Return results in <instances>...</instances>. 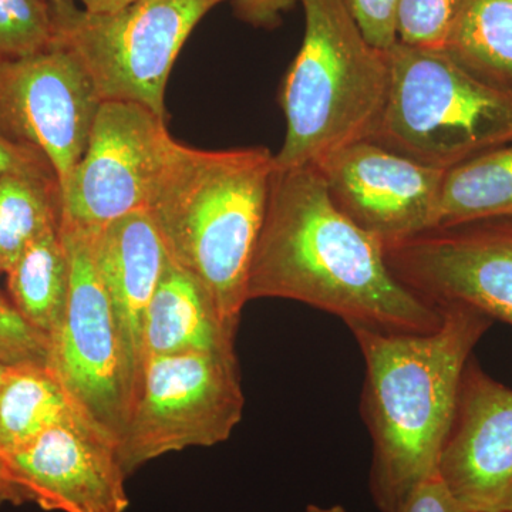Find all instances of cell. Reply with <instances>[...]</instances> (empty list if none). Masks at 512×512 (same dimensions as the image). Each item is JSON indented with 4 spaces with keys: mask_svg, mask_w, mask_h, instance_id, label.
<instances>
[{
    "mask_svg": "<svg viewBox=\"0 0 512 512\" xmlns=\"http://www.w3.org/2000/svg\"><path fill=\"white\" fill-rule=\"evenodd\" d=\"M79 414L84 416L46 363L6 366L0 384V458Z\"/></svg>",
    "mask_w": 512,
    "mask_h": 512,
    "instance_id": "obj_17",
    "label": "cell"
},
{
    "mask_svg": "<svg viewBox=\"0 0 512 512\" xmlns=\"http://www.w3.org/2000/svg\"><path fill=\"white\" fill-rule=\"evenodd\" d=\"M52 42L50 2L0 0V57L32 55Z\"/></svg>",
    "mask_w": 512,
    "mask_h": 512,
    "instance_id": "obj_22",
    "label": "cell"
},
{
    "mask_svg": "<svg viewBox=\"0 0 512 512\" xmlns=\"http://www.w3.org/2000/svg\"><path fill=\"white\" fill-rule=\"evenodd\" d=\"M315 167L336 207L384 245L436 228L446 171L372 140L340 148Z\"/></svg>",
    "mask_w": 512,
    "mask_h": 512,
    "instance_id": "obj_12",
    "label": "cell"
},
{
    "mask_svg": "<svg viewBox=\"0 0 512 512\" xmlns=\"http://www.w3.org/2000/svg\"><path fill=\"white\" fill-rule=\"evenodd\" d=\"M6 366L0 363V384H2L3 376H5Z\"/></svg>",
    "mask_w": 512,
    "mask_h": 512,
    "instance_id": "obj_32",
    "label": "cell"
},
{
    "mask_svg": "<svg viewBox=\"0 0 512 512\" xmlns=\"http://www.w3.org/2000/svg\"><path fill=\"white\" fill-rule=\"evenodd\" d=\"M82 8L90 13H114L133 5L137 0H79Z\"/></svg>",
    "mask_w": 512,
    "mask_h": 512,
    "instance_id": "obj_30",
    "label": "cell"
},
{
    "mask_svg": "<svg viewBox=\"0 0 512 512\" xmlns=\"http://www.w3.org/2000/svg\"><path fill=\"white\" fill-rule=\"evenodd\" d=\"M46 2H59V0H46Z\"/></svg>",
    "mask_w": 512,
    "mask_h": 512,
    "instance_id": "obj_33",
    "label": "cell"
},
{
    "mask_svg": "<svg viewBox=\"0 0 512 512\" xmlns=\"http://www.w3.org/2000/svg\"><path fill=\"white\" fill-rule=\"evenodd\" d=\"M235 338L200 279L165 252L144 320V360L184 352H235Z\"/></svg>",
    "mask_w": 512,
    "mask_h": 512,
    "instance_id": "obj_16",
    "label": "cell"
},
{
    "mask_svg": "<svg viewBox=\"0 0 512 512\" xmlns=\"http://www.w3.org/2000/svg\"><path fill=\"white\" fill-rule=\"evenodd\" d=\"M69 291L46 365L87 420L119 446L130 403L119 332L94 261L92 231L60 224Z\"/></svg>",
    "mask_w": 512,
    "mask_h": 512,
    "instance_id": "obj_8",
    "label": "cell"
},
{
    "mask_svg": "<svg viewBox=\"0 0 512 512\" xmlns=\"http://www.w3.org/2000/svg\"><path fill=\"white\" fill-rule=\"evenodd\" d=\"M174 138L164 117L103 101L82 158L62 188V225L96 229L146 210Z\"/></svg>",
    "mask_w": 512,
    "mask_h": 512,
    "instance_id": "obj_9",
    "label": "cell"
},
{
    "mask_svg": "<svg viewBox=\"0 0 512 512\" xmlns=\"http://www.w3.org/2000/svg\"><path fill=\"white\" fill-rule=\"evenodd\" d=\"M244 404L235 352L146 357L117 446L124 473L174 451L227 441Z\"/></svg>",
    "mask_w": 512,
    "mask_h": 512,
    "instance_id": "obj_7",
    "label": "cell"
},
{
    "mask_svg": "<svg viewBox=\"0 0 512 512\" xmlns=\"http://www.w3.org/2000/svg\"><path fill=\"white\" fill-rule=\"evenodd\" d=\"M90 231L94 261L119 332L131 409L144 366V320L163 271L165 248L147 210Z\"/></svg>",
    "mask_w": 512,
    "mask_h": 512,
    "instance_id": "obj_15",
    "label": "cell"
},
{
    "mask_svg": "<svg viewBox=\"0 0 512 512\" xmlns=\"http://www.w3.org/2000/svg\"><path fill=\"white\" fill-rule=\"evenodd\" d=\"M239 19L255 28L275 29L281 23L282 13L298 0H231Z\"/></svg>",
    "mask_w": 512,
    "mask_h": 512,
    "instance_id": "obj_28",
    "label": "cell"
},
{
    "mask_svg": "<svg viewBox=\"0 0 512 512\" xmlns=\"http://www.w3.org/2000/svg\"><path fill=\"white\" fill-rule=\"evenodd\" d=\"M390 89L370 140L440 170L512 141V93L481 82L444 50L397 42Z\"/></svg>",
    "mask_w": 512,
    "mask_h": 512,
    "instance_id": "obj_5",
    "label": "cell"
},
{
    "mask_svg": "<svg viewBox=\"0 0 512 512\" xmlns=\"http://www.w3.org/2000/svg\"><path fill=\"white\" fill-rule=\"evenodd\" d=\"M306 512H346V510L342 505H333V507L329 508L318 507V505H309V507L306 508Z\"/></svg>",
    "mask_w": 512,
    "mask_h": 512,
    "instance_id": "obj_31",
    "label": "cell"
},
{
    "mask_svg": "<svg viewBox=\"0 0 512 512\" xmlns=\"http://www.w3.org/2000/svg\"><path fill=\"white\" fill-rule=\"evenodd\" d=\"M346 3L363 35L373 46L387 52L396 45L399 0H346Z\"/></svg>",
    "mask_w": 512,
    "mask_h": 512,
    "instance_id": "obj_25",
    "label": "cell"
},
{
    "mask_svg": "<svg viewBox=\"0 0 512 512\" xmlns=\"http://www.w3.org/2000/svg\"><path fill=\"white\" fill-rule=\"evenodd\" d=\"M423 335L353 329L363 360L362 414L373 443L370 491L392 512L414 487L437 476L471 353L494 320L450 305Z\"/></svg>",
    "mask_w": 512,
    "mask_h": 512,
    "instance_id": "obj_2",
    "label": "cell"
},
{
    "mask_svg": "<svg viewBox=\"0 0 512 512\" xmlns=\"http://www.w3.org/2000/svg\"><path fill=\"white\" fill-rule=\"evenodd\" d=\"M30 503L46 511L126 512L117 446L86 417L64 420L0 458Z\"/></svg>",
    "mask_w": 512,
    "mask_h": 512,
    "instance_id": "obj_13",
    "label": "cell"
},
{
    "mask_svg": "<svg viewBox=\"0 0 512 512\" xmlns=\"http://www.w3.org/2000/svg\"><path fill=\"white\" fill-rule=\"evenodd\" d=\"M225 0H137L90 13L74 0L50 2L53 42L72 50L103 101H128L165 117L168 77L192 30Z\"/></svg>",
    "mask_w": 512,
    "mask_h": 512,
    "instance_id": "obj_6",
    "label": "cell"
},
{
    "mask_svg": "<svg viewBox=\"0 0 512 512\" xmlns=\"http://www.w3.org/2000/svg\"><path fill=\"white\" fill-rule=\"evenodd\" d=\"M101 103L86 67L59 43L0 57V133L40 151L60 190L86 150Z\"/></svg>",
    "mask_w": 512,
    "mask_h": 512,
    "instance_id": "obj_10",
    "label": "cell"
},
{
    "mask_svg": "<svg viewBox=\"0 0 512 512\" xmlns=\"http://www.w3.org/2000/svg\"><path fill=\"white\" fill-rule=\"evenodd\" d=\"M62 222L55 173L0 175V274H8L30 242Z\"/></svg>",
    "mask_w": 512,
    "mask_h": 512,
    "instance_id": "obj_21",
    "label": "cell"
},
{
    "mask_svg": "<svg viewBox=\"0 0 512 512\" xmlns=\"http://www.w3.org/2000/svg\"><path fill=\"white\" fill-rule=\"evenodd\" d=\"M443 50L481 82L512 93V0H463Z\"/></svg>",
    "mask_w": 512,
    "mask_h": 512,
    "instance_id": "obj_18",
    "label": "cell"
},
{
    "mask_svg": "<svg viewBox=\"0 0 512 512\" xmlns=\"http://www.w3.org/2000/svg\"><path fill=\"white\" fill-rule=\"evenodd\" d=\"M274 170L265 147L208 151L174 140L146 208L165 252L200 279L235 336Z\"/></svg>",
    "mask_w": 512,
    "mask_h": 512,
    "instance_id": "obj_3",
    "label": "cell"
},
{
    "mask_svg": "<svg viewBox=\"0 0 512 512\" xmlns=\"http://www.w3.org/2000/svg\"><path fill=\"white\" fill-rule=\"evenodd\" d=\"M463 0H399L397 42L443 50Z\"/></svg>",
    "mask_w": 512,
    "mask_h": 512,
    "instance_id": "obj_23",
    "label": "cell"
},
{
    "mask_svg": "<svg viewBox=\"0 0 512 512\" xmlns=\"http://www.w3.org/2000/svg\"><path fill=\"white\" fill-rule=\"evenodd\" d=\"M49 340L37 332L0 292V363L47 362Z\"/></svg>",
    "mask_w": 512,
    "mask_h": 512,
    "instance_id": "obj_24",
    "label": "cell"
},
{
    "mask_svg": "<svg viewBox=\"0 0 512 512\" xmlns=\"http://www.w3.org/2000/svg\"><path fill=\"white\" fill-rule=\"evenodd\" d=\"M512 218V141L444 174L436 228Z\"/></svg>",
    "mask_w": 512,
    "mask_h": 512,
    "instance_id": "obj_19",
    "label": "cell"
},
{
    "mask_svg": "<svg viewBox=\"0 0 512 512\" xmlns=\"http://www.w3.org/2000/svg\"><path fill=\"white\" fill-rule=\"evenodd\" d=\"M392 512H470L458 503L439 476L414 487Z\"/></svg>",
    "mask_w": 512,
    "mask_h": 512,
    "instance_id": "obj_26",
    "label": "cell"
},
{
    "mask_svg": "<svg viewBox=\"0 0 512 512\" xmlns=\"http://www.w3.org/2000/svg\"><path fill=\"white\" fill-rule=\"evenodd\" d=\"M301 49L281 92L286 133L276 168L316 165L375 136L390 89L389 52L363 35L346 0H298Z\"/></svg>",
    "mask_w": 512,
    "mask_h": 512,
    "instance_id": "obj_4",
    "label": "cell"
},
{
    "mask_svg": "<svg viewBox=\"0 0 512 512\" xmlns=\"http://www.w3.org/2000/svg\"><path fill=\"white\" fill-rule=\"evenodd\" d=\"M9 173H55V170L36 148L16 143L0 133V175Z\"/></svg>",
    "mask_w": 512,
    "mask_h": 512,
    "instance_id": "obj_27",
    "label": "cell"
},
{
    "mask_svg": "<svg viewBox=\"0 0 512 512\" xmlns=\"http://www.w3.org/2000/svg\"><path fill=\"white\" fill-rule=\"evenodd\" d=\"M30 503L28 495L16 483L5 464L0 461V507L2 505H22Z\"/></svg>",
    "mask_w": 512,
    "mask_h": 512,
    "instance_id": "obj_29",
    "label": "cell"
},
{
    "mask_svg": "<svg viewBox=\"0 0 512 512\" xmlns=\"http://www.w3.org/2000/svg\"><path fill=\"white\" fill-rule=\"evenodd\" d=\"M510 512H512V511H510Z\"/></svg>",
    "mask_w": 512,
    "mask_h": 512,
    "instance_id": "obj_34",
    "label": "cell"
},
{
    "mask_svg": "<svg viewBox=\"0 0 512 512\" xmlns=\"http://www.w3.org/2000/svg\"><path fill=\"white\" fill-rule=\"evenodd\" d=\"M437 476L470 512L512 511V389L471 357Z\"/></svg>",
    "mask_w": 512,
    "mask_h": 512,
    "instance_id": "obj_14",
    "label": "cell"
},
{
    "mask_svg": "<svg viewBox=\"0 0 512 512\" xmlns=\"http://www.w3.org/2000/svg\"><path fill=\"white\" fill-rule=\"evenodd\" d=\"M278 298L332 313L350 330L423 335L444 313L402 284L384 244L336 207L315 165L276 168L248 281V299Z\"/></svg>",
    "mask_w": 512,
    "mask_h": 512,
    "instance_id": "obj_1",
    "label": "cell"
},
{
    "mask_svg": "<svg viewBox=\"0 0 512 512\" xmlns=\"http://www.w3.org/2000/svg\"><path fill=\"white\" fill-rule=\"evenodd\" d=\"M6 275L13 305L49 340L62 318L69 291V262L60 225L30 242Z\"/></svg>",
    "mask_w": 512,
    "mask_h": 512,
    "instance_id": "obj_20",
    "label": "cell"
},
{
    "mask_svg": "<svg viewBox=\"0 0 512 512\" xmlns=\"http://www.w3.org/2000/svg\"><path fill=\"white\" fill-rule=\"evenodd\" d=\"M396 278L424 301L512 326V218L433 228L384 245Z\"/></svg>",
    "mask_w": 512,
    "mask_h": 512,
    "instance_id": "obj_11",
    "label": "cell"
}]
</instances>
